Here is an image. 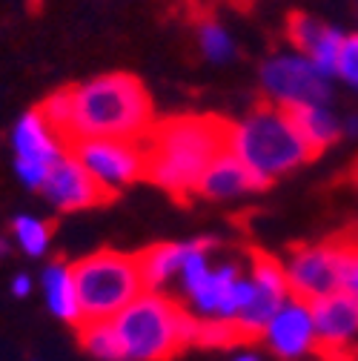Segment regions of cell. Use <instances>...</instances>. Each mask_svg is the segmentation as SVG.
<instances>
[{
    "instance_id": "1",
    "label": "cell",
    "mask_w": 358,
    "mask_h": 361,
    "mask_svg": "<svg viewBox=\"0 0 358 361\" xmlns=\"http://www.w3.org/2000/svg\"><path fill=\"white\" fill-rule=\"evenodd\" d=\"M37 109L61 135L66 149L75 141L89 138L141 141L155 123L147 86L126 72L101 75L80 86H66L49 95Z\"/></svg>"
},
{
    "instance_id": "2",
    "label": "cell",
    "mask_w": 358,
    "mask_h": 361,
    "mask_svg": "<svg viewBox=\"0 0 358 361\" xmlns=\"http://www.w3.org/2000/svg\"><path fill=\"white\" fill-rule=\"evenodd\" d=\"M233 147V123L218 115H175L155 121L141 138L144 178L187 201L206 169Z\"/></svg>"
},
{
    "instance_id": "3",
    "label": "cell",
    "mask_w": 358,
    "mask_h": 361,
    "mask_svg": "<svg viewBox=\"0 0 358 361\" xmlns=\"http://www.w3.org/2000/svg\"><path fill=\"white\" fill-rule=\"evenodd\" d=\"M123 361H172L198 338V315L163 293H141L112 319Z\"/></svg>"
},
{
    "instance_id": "4",
    "label": "cell",
    "mask_w": 358,
    "mask_h": 361,
    "mask_svg": "<svg viewBox=\"0 0 358 361\" xmlns=\"http://www.w3.org/2000/svg\"><path fill=\"white\" fill-rule=\"evenodd\" d=\"M230 149L266 184L319 158V152L304 138L292 115L273 101L258 104L249 115L233 123Z\"/></svg>"
},
{
    "instance_id": "5",
    "label": "cell",
    "mask_w": 358,
    "mask_h": 361,
    "mask_svg": "<svg viewBox=\"0 0 358 361\" xmlns=\"http://www.w3.org/2000/svg\"><path fill=\"white\" fill-rule=\"evenodd\" d=\"M72 273L80 304V324L112 322L121 310L147 293L138 252L101 250L75 261Z\"/></svg>"
},
{
    "instance_id": "6",
    "label": "cell",
    "mask_w": 358,
    "mask_h": 361,
    "mask_svg": "<svg viewBox=\"0 0 358 361\" xmlns=\"http://www.w3.org/2000/svg\"><path fill=\"white\" fill-rule=\"evenodd\" d=\"M264 92L278 106H327L330 75L304 55H276L261 69Z\"/></svg>"
},
{
    "instance_id": "7",
    "label": "cell",
    "mask_w": 358,
    "mask_h": 361,
    "mask_svg": "<svg viewBox=\"0 0 358 361\" xmlns=\"http://www.w3.org/2000/svg\"><path fill=\"white\" fill-rule=\"evenodd\" d=\"M12 147H15V172L32 190H43L52 166L66 155V144L49 126L40 109H32L18 121Z\"/></svg>"
},
{
    "instance_id": "8",
    "label": "cell",
    "mask_w": 358,
    "mask_h": 361,
    "mask_svg": "<svg viewBox=\"0 0 358 361\" xmlns=\"http://www.w3.org/2000/svg\"><path fill=\"white\" fill-rule=\"evenodd\" d=\"M309 307L316 324V358L358 361V298L338 290Z\"/></svg>"
},
{
    "instance_id": "9",
    "label": "cell",
    "mask_w": 358,
    "mask_h": 361,
    "mask_svg": "<svg viewBox=\"0 0 358 361\" xmlns=\"http://www.w3.org/2000/svg\"><path fill=\"white\" fill-rule=\"evenodd\" d=\"M66 152L75 155L112 192L129 187L132 180L144 178V149H141V141L89 138V141H75Z\"/></svg>"
},
{
    "instance_id": "10",
    "label": "cell",
    "mask_w": 358,
    "mask_h": 361,
    "mask_svg": "<svg viewBox=\"0 0 358 361\" xmlns=\"http://www.w3.org/2000/svg\"><path fill=\"white\" fill-rule=\"evenodd\" d=\"M290 298L316 304L333 293H338V261L330 241L324 244H298L287 252L284 261Z\"/></svg>"
},
{
    "instance_id": "11",
    "label": "cell",
    "mask_w": 358,
    "mask_h": 361,
    "mask_svg": "<svg viewBox=\"0 0 358 361\" xmlns=\"http://www.w3.org/2000/svg\"><path fill=\"white\" fill-rule=\"evenodd\" d=\"M43 195H47L58 209L63 212H72V209H86V207H101V204H109L118 192H112L109 187H104L101 180L89 172L75 155H63L49 178L43 184Z\"/></svg>"
},
{
    "instance_id": "12",
    "label": "cell",
    "mask_w": 358,
    "mask_h": 361,
    "mask_svg": "<svg viewBox=\"0 0 358 361\" xmlns=\"http://www.w3.org/2000/svg\"><path fill=\"white\" fill-rule=\"evenodd\" d=\"M264 344L281 361H298L316 355V324H312V307L290 298L264 330Z\"/></svg>"
},
{
    "instance_id": "13",
    "label": "cell",
    "mask_w": 358,
    "mask_h": 361,
    "mask_svg": "<svg viewBox=\"0 0 358 361\" xmlns=\"http://www.w3.org/2000/svg\"><path fill=\"white\" fill-rule=\"evenodd\" d=\"M287 37L298 49V55L309 58L324 75L335 72V61H338L341 43H344V35L335 26L312 18V15H304V12H292L287 20Z\"/></svg>"
},
{
    "instance_id": "14",
    "label": "cell",
    "mask_w": 358,
    "mask_h": 361,
    "mask_svg": "<svg viewBox=\"0 0 358 361\" xmlns=\"http://www.w3.org/2000/svg\"><path fill=\"white\" fill-rule=\"evenodd\" d=\"M264 187H270V184H266L264 178H258V175L230 149V152H223V155L206 169V175L201 178L195 195L223 201V198H235V195H244V192H252V190H264Z\"/></svg>"
},
{
    "instance_id": "15",
    "label": "cell",
    "mask_w": 358,
    "mask_h": 361,
    "mask_svg": "<svg viewBox=\"0 0 358 361\" xmlns=\"http://www.w3.org/2000/svg\"><path fill=\"white\" fill-rule=\"evenodd\" d=\"M190 244H155L138 252L147 293H161L172 279H178V273H181V267L190 255Z\"/></svg>"
},
{
    "instance_id": "16",
    "label": "cell",
    "mask_w": 358,
    "mask_h": 361,
    "mask_svg": "<svg viewBox=\"0 0 358 361\" xmlns=\"http://www.w3.org/2000/svg\"><path fill=\"white\" fill-rule=\"evenodd\" d=\"M43 293H47L49 310L61 322L80 324V304H78V287H75V273L72 264L55 261L43 269Z\"/></svg>"
},
{
    "instance_id": "17",
    "label": "cell",
    "mask_w": 358,
    "mask_h": 361,
    "mask_svg": "<svg viewBox=\"0 0 358 361\" xmlns=\"http://www.w3.org/2000/svg\"><path fill=\"white\" fill-rule=\"evenodd\" d=\"M284 109L292 115V121H295L298 129L304 132V138L312 144V149H316L319 155H321L330 144H335V138L341 135V126H338V121L330 115L327 106H284Z\"/></svg>"
},
{
    "instance_id": "18",
    "label": "cell",
    "mask_w": 358,
    "mask_h": 361,
    "mask_svg": "<svg viewBox=\"0 0 358 361\" xmlns=\"http://www.w3.org/2000/svg\"><path fill=\"white\" fill-rule=\"evenodd\" d=\"M327 241L333 244L338 261V290L358 298V227H350Z\"/></svg>"
},
{
    "instance_id": "19",
    "label": "cell",
    "mask_w": 358,
    "mask_h": 361,
    "mask_svg": "<svg viewBox=\"0 0 358 361\" xmlns=\"http://www.w3.org/2000/svg\"><path fill=\"white\" fill-rule=\"evenodd\" d=\"M78 338H80V344H83L86 353H92V355L101 358V361H123L112 322L80 324V327H78Z\"/></svg>"
},
{
    "instance_id": "20",
    "label": "cell",
    "mask_w": 358,
    "mask_h": 361,
    "mask_svg": "<svg viewBox=\"0 0 358 361\" xmlns=\"http://www.w3.org/2000/svg\"><path fill=\"white\" fill-rule=\"evenodd\" d=\"M12 230H15V238L23 247V252L26 255H35V258L47 252V247L52 241V227H49L47 221H37L32 215H18L12 221Z\"/></svg>"
},
{
    "instance_id": "21",
    "label": "cell",
    "mask_w": 358,
    "mask_h": 361,
    "mask_svg": "<svg viewBox=\"0 0 358 361\" xmlns=\"http://www.w3.org/2000/svg\"><path fill=\"white\" fill-rule=\"evenodd\" d=\"M198 47L212 63H223V61H230L235 55V43H233L230 32L215 20L198 23Z\"/></svg>"
},
{
    "instance_id": "22",
    "label": "cell",
    "mask_w": 358,
    "mask_h": 361,
    "mask_svg": "<svg viewBox=\"0 0 358 361\" xmlns=\"http://www.w3.org/2000/svg\"><path fill=\"white\" fill-rule=\"evenodd\" d=\"M335 75L347 80L352 89H358V35H344L341 52L335 61Z\"/></svg>"
},
{
    "instance_id": "23",
    "label": "cell",
    "mask_w": 358,
    "mask_h": 361,
    "mask_svg": "<svg viewBox=\"0 0 358 361\" xmlns=\"http://www.w3.org/2000/svg\"><path fill=\"white\" fill-rule=\"evenodd\" d=\"M29 290H32V279H29V276H18V279L12 281V293H15L18 298L29 295Z\"/></svg>"
},
{
    "instance_id": "24",
    "label": "cell",
    "mask_w": 358,
    "mask_h": 361,
    "mask_svg": "<svg viewBox=\"0 0 358 361\" xmlns=\"http://www.w3.org/2000/svg\"><path fill=\"white\" fill-rule=\"evenodd\" d=\"M6 252H9V244H6V238H4V235H0V258H4Z\"/></svg>"
},
{
    "instance_id": "25",
    "label": "cell",
    "mask_w": 358,
    "mask_h": 361,
    "mask_svg": "<svg viewBox=\"0 0 358 361\" xmlns=\"http://www.w3.org/2000/svg\"><path fill=\"white\" fill-rule=\"evenodd\" d=\"M350 178H352V180H355V184H358V161H355V164H352V172H350Z\"/></svg>"
},
{
    "instance_id": "26",
    "label": "cell",
    "mask_w": 358,
    "mask_h": 361,
    "mask_svg": "<svg viewBox=\"0 0 358 361\" xmlns=\"http://www.w3.org/2000/svg\"><path fill=\"white\" fill-rule=\"evenodd\" d=\"M235 361H258V358H255V355H238Z\"/></svg>"
}]
</instances>
